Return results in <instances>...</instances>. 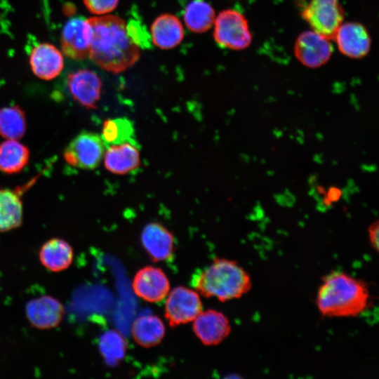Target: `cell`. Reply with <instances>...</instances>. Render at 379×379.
I'll return each mask as SVG.
<instances>
[{
  "label": "cell",
  "instance_id": "6da1fadb",
  "mask_svg": "<svg viewBox=\"0 0 379 379\" xmlns=\"http://www.w3.org/2000/svg\"><path fill=\"white\" fill-rule=\"evenodd\" d=\"M92 28L89 58L102 69L118 74L140 58V47L133 41L125 21L114 15L88 18Z\"/></svg>",
  "mask_w": 379,
  "mask_h": 379
},
{
  "label": "cell",
  "instance_id": "7a4b0ae2",
  "mask_svg": "<svg viewBox=\"0 0 379 379\" xmlns=\"http://www.w3.org/2000/svg\"><path fill=\"white\" fill-rule=\"evenodd\" d=\"M369 302L366 284L341 271L324 277L316 298L318 310L327 317H357L368 309Z\"/></svg>",
  "mask_w": 379,
  "mask_h": 379
},
{
  "label": "cell",
  "instance_id": "3957f363",
  "mask_svg": "<svg viewBox=\"0 0 379 379\" xmlns=\"http://www.w3.org/2000/svg\"><path fill=\"white\" fill-rule=\"evenodd\" d=\"M192 286L199 294L221 302L241 298L251 288V278L237 262L216 258L194 275Z\"/></svg>",
  "mask_w": 379,
  "mask_h": 379
},
{
  "label": "cell",
  "instance_id": "277c9868",
  "mask_svg": "<svg viewBox=\"0 0 379 379\" xmlns=\"http://www.w3.org/2000/svg\"><path fill=\"white\" fill-rule=\"evenodd\" d=\"M213 36L219 45L232 50L246 48L252 41L246 18L232 9L222 11L215 18Z\"/></svg>",
  "mask_w": 379,
  "mask_h": 379
},
{
  "label": "cell",
  "instance_id": "5b68a950",
  "mask_svg": "<svg viewBox=\"0 0 379 379\" xmlns=\"http://www.w3.org/2000/svg\"><path fill=\"white\" fill-rule=\"evenodd\" d=\"M104 152L105 143L101 136L85 131L70 141L63 152V157L73 167L93 170L100 165Z\"/></svg>",
  "mask_w": 379,
  "mask_h": 379
},
{
  "label": "cell",
  "instance_id": "8992f818",
  "mask_svg": "<svg viewBox=\"0 0 379 379\" xmlns=\"http://www.w3.org/2000/svg\"><path fill=\"white\" fill-rule=\"evenodd\" d=\"M340 3V0H311L301 15L313 31L333 39L344 19V10Z\"/></svg>",
  "mask_w": 379,
  "mask_h": 379
},
{
  "label": "cell",
  "instance_id": "52a82bcc",
  "mask_svg": "<svg viewBox=\"0 0 379 379\" xmlns=\"http://www.w3.org/2000/svg\"><path fill=\"white\" fill-rule=\"evenodd\" d=\"M166 297L165 317L172 327L192 321L202 310V303L197 291L178 286Z\"/></svg>",
  "mask_w": 379,
  "mask_h": 379
},
{
  "label": "cell",
  "instance_id": "ba28073f",
  "mask_svg": "<svg viewBox=\"0 0 379 379\" xmlns=\"http://www.w3.org/2000/svg\"><path fill=\"white\" fill-rule=\"evenodd\" d=\"M92 39V28L82 17L72 18L64 25L60 36L62 53L74 60H81L89 56Z\"/></svg>",
  "mask_w": 379,
  "mask_h": 379
},
{
  "label": "cell",
  "instance_id": "9c48e42d",
  "mask_svg": "<svg viewBox=\"0 0 379 379\" xmlns=\"http://www.w3.org/2000/svg\"><path fill=\"white\" fill-rule=\"evenodd\" d=\"M330 39L314 31L302 32L296 39L294 53L305 66L319 67L330 59L333 47Z\"/></svg>",
  "mask_w": 379,
  "mask_h": 379
},
{
  "label": "cell",
  "instance_id": "30bf717a",
  "mask_svg": "<svg viewBox=\"0 0 379 379\" xmlns=\"http://www.w3.org/2000/svg\"><path fill=\"white\" fill-rule=\"evenodd\" d=\"M132 288L135 294L149 302L164 300L170 291V282L164 272L154 266H146L135 274Z\"/></svg>",
  "mask_w": 379,
  "mask_h": 379
},
{
  "label": "cell",
  "instance_id": "8fae6325",
  "mask_svg": "<svg viewBox=\"0 0 379 379\" xmlns=\"http://www.w3.org/2000/svg\"><path fill=\"white\" fill-rule=\"evenodd\" d=\"M67 88L72 98L87 109H96L100 98L102 81L98 74L88 69L69 74Z\"/></svg>",
  "mask_w": 379,
  "mask_h": 379
},
{
  "label": "cell",
  "instance_id": "7c38bea8",
  "mask_svg": "<svg viewBox=\"0 0 379 379\" xmlns=\"http://www.w3.org/2000/svg\"><path fill=\"white\" fill-rule=\"evenodd\" d=\"M194 333L205 345H217L222 342L231 332L228 318L215 310L202 311L192 321Z\"/></svg>",
  "mask_w": 379,
  "mask_h": 379
},
{
  "label": "cell",
  "instance_id": "4fadbf2b",
  "mask_svg": "<svg viewBox=\"0 0 379 379\" xmlns=\"http://www.w3.org/2000/svg\"><path fill=\"white\" fill-rule=\"evenodd\" d=\"M333 39L339 51L351 58H361L368 53L371 48V40L366 28L357 22L342 23Z\"/></svg>",
  "mask_w": 379,
  "mask_h": 379
},
{
  "label": "cell",
  "instance_id": "5bb4252c",
  "mask_svg": "<svg viewBox=\"0 0 379 379\" xmlns=\"http://www.w3.org/2000/svg\"><path fill=\"white\" fill-rule=\"evenodd\" d=\"M65 313L63 305L55 298L42 295L27 302L26 317L38 329H51L58 326Z\"/></svg>",
  "mask_w": 379,
  "mask_h": 379
},
{
  "label": "cell",
  "instance_id": "9a60e30c",
  "mask_svg": "<svg viewBox=\"0 0 379 379\" xmlns=\"http://www.w3.org/2000/svg\"><path fill=\"white\" fill-rule=\"evenodd\" d=\"M141 243L154 261L170 259L175 251L174 237L162 224L152 222L147 224L141 233Z\"/></svg>",
  "mask_w": 379,
  "mask_h": 379
},
{
  "label": "cell",
  "instance_id": "2e32d148",
  "mask_svg": "<svg viewBox=\"0 0 379 379\" xmlns=\"http://www.w3.org/2000/svg\"><path fill=\"white\" fill-rule=\"evenodd\" d=\"M29 61L34 74L45 81L57 77L64 67L62 52L48 43H40L33 47Z\"/></svg>",
  "mask_w": 379,
  "mask_h": 379
},
{
  "label": "cell",
  "instance_id": "e0dca14e",
  "mask_svg": "<svg viewBox=\"0 0 379 379\" xmlns=\"http://www.w3.org/2000/svg\"><path fill=\"white\" fill-rule=\"evenodd\" d=\"M105 168L117 175H125L140 166V154L134 140L108 145L104 152Z\"/></svg>",
  "mask_w": 379,
  "mask_h": 379
},
{
  "label": "cell",
  "instance_id": "ac0fdd59",
  "mask_svg": "<svg viewBox=\"0 0 379 379\" xmlns=\"http://www.w3.org/2000/svg\"><path fill=\"white\" fill-rule=\"evenodd\" d=\"M184 37V29L175 15L164 13L158 16L151 25V38L161 49H171L179 45Z\"/></svg>",
  "mask_w": 379,
  "mask_h": 379
},
{
  "label": "cell",
  "instance_id": "d6986e66",
  "mask_svg": "<svg viewBox=\"0 0 379 379\" xmlns=\"http://www.w3.org/2000/svg\"><path fill=\"white\" fill-rule=\"evenodd\" d=\"M39 258L41 265L48 270L58 272L71 265L74 251L67 241L60 238H52L41 246Z\"/></svg>",
  "mask_w": 379,
  "mask_h": 379
},
{
  "label": "cell",
  "instance_id": "ffe728a7",
  "mask_svg": "<svg viewBox=\"0 0 379 379\" xmlns=\"http://www.w3.org/2000/svg\"><path fill=\"white\" fill-rule=\"evenodd\" d=\"M165 331L162 320L154 314L138 317L131 328L132 336L135 343L147 348L160 343L165 335Z\"/></svg>",
  "mask_w": 379,
  "mask_h": 379
},
{
  "label": "cell",
  "instance_id": "44dd1931",
  "mask_svg": "<svg viewBox=\"0 0 379 379\" xmlns=\"http://www.w3.org/2000/svg\"><path fill=\"white\" fill-rule=\"evenodd\" d=\"M22 211L19 192L0 189V232L19 227L22 222Z\"/></svg>",
  "mask_w": 379,
  "mask_h": 379
},
{
  "label": "cell",
  "instance_id": "7402d4cb",
  "mask_svg": "<svg viewBox=\"0 0 379 379\" xmlns=\"http://www.w3.org/2000/svg\"><path fill=\"white\" fill-rule=\"evenodd\" d=\"M29 159L28 147L17 140L8 139L0 144V171L7 174L19 173Z\"/></svg>",
  "mask_w": 379,
  "mask_h": 379
},
{
  "label": "cell",
  "instance_id": "603a6c76",
  "mask_svg": "<svg viewBox=\"0 0 379 379\" xmlns=\"http://www.w3.org/2000/svg\"><path fill=\"white\" fill-rule=\"evenodd\" d=\"M215 13L213 7L203 0L190 1L184 11V22L193 32L202 33L214 24Z\"/></svg>",
  "mask_w": 379,
  "mask_h": 379
},
{
  "label": "cell",
  "instance_id": "cb8c5ba5",
  "mask_svg": "<svg viewBox=\"0 0 379 379\" xmlns=\"http://www.w3.org/2000/svg\"><path fill=\"white\" fill-rule=\"evenodd\" d=\"M24 111L18 105L0 109V135L5 138L19 140L26 131Z\"/></svg>",
  "mask_w": 379,
  "mask_h": 379
},
{
  "label": "cell",
  "instance_id": "d4e9b609",
  "mask_svg": "<svg viewBox=\"0 0 379 379\" xmlns=\"http://www.w3.org/2000/svg\"><path fill=\"white\" fill-rule=\"evenodd\" d=\"M98 347L105 362L109 366H115L124 357L127 345L119 333L109 330L100 336Z\"/></svg>",
  "mask_w": 379,
  "mask_h": 379
},
{
  "label": "cell",
  "instance_id": "484cf974",
  "mask_svg": "<svg viewBox=\"0 0 379 379\" xmlns=\"http://www.w3.org/2000/svg\"><path fill=\"white\" fill-rule=\"evenodd\" d=\"M132 122L125 117L107 119L103 122L101 138L107 145L133 140Z\"/></svg>",
  "mask_w": 379,
  "mask_h": 379
},
{
  "label": "cell",
  "instance_id": "4316f807",
  "mask_svg": "<svg viewBox=\"0 0 379 379\" xmlns=\"http://www.w3.org/2000/svg\"><path fill=\"white\" fill-rule=\"evenodd\" d=\"M84 4L90 13L101 15L116 9L119 0H84Z\"/></svg>",
  "mask_w": 379,
  "mask_h": 379
},
{
  "label": "cell",
  "instance_id": "83f0119b",
  "mask_svg": "<svg viewBox=\"0 0 379 379\" xmlns=\"http://www.w3.org/2000/svg\"><path fill=\"white\" fill-rule=\"evenodd\" d=\"M369 241L372 248L375 251H378V222L376 221L372 224L368 228Z\"/></svg>",
  "mask_w": 379,
  "mask_h": 379
},
{
  "label": "cell",
  "instance_id": "f1b7e54d",
  "mask_svg": "<svg viewBox=\"0 0 379 379\" xmlns=\"http://www.w3.org/2000/svg\"><path fill=\"white\" fill-rule=\"evenodd\" d=\"M341 195V192L336 187H331L328 190L327 198L331 201H336L339 199Z\"/></svg>",
  "mask_w": 379,
  "mask_h": 379
}]
</instances>
